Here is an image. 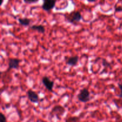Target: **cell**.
<instances>
[{"mask_svg":"<svg viewBox=\"0 0 122 122\" xmlns=\"http://www.w3.org/2000/svg\"><path fill=\"white\" fill-rule=\"evenodd\" d=\"M66 112L65 108L61 106H56L52 108L51 111L50 112V114H49V117L54 118L56 117L60 120V117L62 116L64 113Z\"/></svg>","mask_w":122,"mask_h":122,"instance_id":"cell-1","label":"cell"},{"mask_svg":"<svg viewBox=\"0 0 122 122\" xmlns=\"http://www.w3.org/2000/svg\"><path fill=\"white\" fill-rule=\"evenodd\" d=\"M77 98L79 101L83 103H86L91 100L90 92L86 88H83L81 89L77 94Z\"/></svg>","mask_w":122,"mask_h":122,"instance_id":"cell-2","label":"cell"},{"mask_svg":"<svg viewBox=\"0 0 122 122\" xmlns=\"http://www.w3.org/2000/svg\"><path fill=\"white\" fill-rule=\"evenodd\" d=\"M82 19V16L79 11H73L67 16V20L70 23L79 22Z\"/></svg>","mask_w":122,"mask_h":122,"instance_id":"cell-3","label":"cell"},{"mask_svg":"<svg viewBox=\"0 0 122 122\" xmlns=\"http://www.w3.org/2000/svg\"><path fill=\"white\" fill-rule=\"evenodd\" d=\"M56 1H57V0H45V1H44V3L42 5V8L44 11H49L54 8Z\"/></svg>","mask_w":122,"mask_h":122,"instance_id":"cell-4","label":"cell"},{"mask_svg":"<svg viewBox=\"0 0 122 122\" xmlns=\"http://www.w3.org/2000/svg\"><path fill=\"white\" fill-rule=\"evenodd\" d=\"M42 82L44 86L46 88V89L48 91L52 92L54 85V83L53 81H51L50 78L47 76H44L42 79Z\"/></svg>","mask_w":122,"mask_h":122,"instance_id":"cell-5","label":"cell"},{"mask_svg":"<svg viewBox=\"0 0 122 122\" xmlns=\"http://www.w3.org/2000/svg\"><path fill=\"white\" fill-rule=\"evenodd\" d=\"M27 96L28 100L32 103H38L39 102V96L33 91L29 89L27 91Z\"/></svg>","mask_w":122,"mask_h":122,"instance_id":"cell-6","label":"cell"},{"mask_svg":"<svg viewBox=\"0 0 122 122\" xmlns=\"http://www.w3.org/2000/svg\"><path fill=\"white\" fill-rule=\"evenodd\" d=\"M20 60L17 58H10L8 60V68L7 71L11 69H17L19 66Z\"/></svg>","mask_w":122,"mask_h":122,"instance_id":"cell-7","label":"cell"},{"mask_svg":"<svg viewBox=\"0 0 122 122\" xmlns=\"http://www.w3.org/2000/svg\"><path fill=\"white\" fill-rule=\"evenodd\" d=\"M79 61V57L77 56H73L69 57L66 61V64L67 65L71 66H76L77 64Z\"/></svg>","mask_w":122,"mask_h":122,"instance_id":"cell-8","label":"cell"},{"mask_svg":"<svg viewBox=\"0 0 122 122\" xmlns=\"http://www.w3.org/2000/svg\"><path fill=\"white\" fill-rule=\"evenodd\" d=\"M30 29L31 30H33L37 31V32L41 33H44L45 32V26L41 25H32V26H30Z\"/></svg>","mask_w":122,"mask_h":122,"instance_id":"cell-9","label":"cell"},{"mask_svg":"<svg viewBox=\"0 0 122 122\" xmlns=\"http://www.w3.org/2000/svg\"><path fill=\"white\" fill-rule=\"evenodd\" d=\"M19 23L23 26H29L30 24V19L28 18H19L18 19Z\"/></svg>","mask_w":122,"mask_h":122,"instance_id":"cell-10","label":"cell"},{"mask_svg":"<svg viewBox=\"0 0 122 122\" xmlns=\"http://www.w3.org/2000/svg\"><path fill=\"white\" fill-rule=\"evenodd\" d=\"M80 119H81V117H76V116H74V117H70L68 119H67L66 120V122H76V121H79Z\"/></svg>","mask_w":122,"mask_h":122,"instance_id":"cell-11","label":"cell"},{"mask_svg":"<svg viewBox=\"0 0 122 122\" xmlns=\"http://www.w3.org/2000/svg\"><path fill=\"white\" fill-rule=\"evenodd\" d=\"M102 65L105 67H110L111 66V64L109 62L107 61L106 60L102 59Z\"/></svg>","mask_w":122,"mask_h":122,"instance_id":"cell-12","label":"cell"},{"mask_svg":"<svg viewBox=\"0 0 122 122\" xmlns=\"http://www.w3.org/2000/svg\"><path fill=\"white\" fill-rule=\"evenodd\" d=\"M7 122V119L5 116L4 114L2 113H0V122Z\"/></svg>","mask_w":122,"mask_h":122,"instance_id":"cell-13","label":"cell"},{"mask_svg":"<svg viewBox=\"0 0 122 122\" xmlns=\"http://www.w3.org/2000/svg\"><path fill=\"white\" fill-rule=\"evenodd\" d=\"M24 2L26 4H32V3H36L38 2L39 0H23Z\"/></svg>","mask_w":122,"mask_h":122,"instance_id":"cell-14","label":"cell"},{"mask_svg":"<svg viewBox=\"0 0 122 122\" xmlns=\"http://www.w3.org/2000/svg\"><path fill=\"white\" fill-rule=\"evenodd\" d=\"M118 86L120 91V94H119V97L120 98H122V83H118Z\"/></svg>","mask_w":122,"mask_h":122,"instance_id":"cell-15","label":"cell"},{"mask_svg":"<svg viewBox=\"0 0 122 122\" xmlns=\"http://www.w3.org/2000/svg\"><path fill=\"white\" fill-rule=\"evenodd\" d=\"M116 12H121L122 11V7H115Z\"/></svg>","mask_w":122,"mask_h":122,"instance_id":"cell-16","label":"cell"},{"mask_svg":"<svg viewBox=\"0 0 122 122\" xmlns=\"http://www.w3.org/2000/svg\"><path fill=\"white\" fill-rule=\"evenodd\" d=\"M87 1L89 2H95V1H96L97 0H87Z\"/></svg>","mask_w":122,"mask_h":122,"instance_id":"cell-17","label":"cell"},{"mask_svg":"<svg viewBox=\"0 0 122 122\" xmlns=\"http://www.w3.org/2000/svg\"><path fill=\"white\" fill-rule=\"evenodd\" d=\"M43 1H45V0H43Z\"/></svg>","mask_w":122,"mask_h":122,"instance_id":"cell-18","label":"cell"}]
</instances>
